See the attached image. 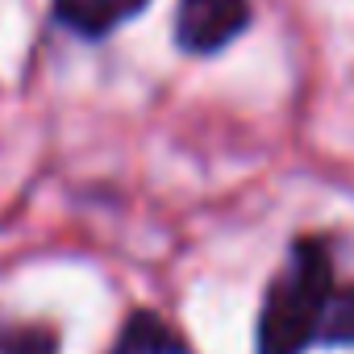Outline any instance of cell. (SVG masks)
Here are the masks:
<instances>
[{"mask_svg": "<svg viewBox=\"0 0 354 354\" xmlns=\"http://www.w3.org/2000/svg\"><path fill=\"white\" fill-rule=\"evenodd\" d=\"M109 354H188V346H184V337L175 333L162 317L133 313L121 325V333H117V342H113Z\"/></svg>", "mask_w": 354, "mask_h": 354, "instance_id": "obj_4", "label": "cell"}, {"mask_svg": "<svg viewBox=\"0 0 354 354\" xmlns=\"http://www.w3.org/2000/svg\"><path fill=\"white\" fill-rule=\"evenodd\" d=\"M0 354H59L50 325H0Z\"/></svg>", "mask_w": 354, "mask_h": 354, "instance_id": "obj_6", "label": "cell"}, {"mask_svg": "<svg viewBox=\"0 0 354 354\" xmlns=\"http://www.w3.org/2000/svg\"><path fill=\"white\" fill-rule=\"evenodd\" d=\"M317 342H325V346H354V283L350 288H333L329 308L321 317Z\"/></svg>", "mask_w": 354, "mask_h": 354, "instance_id": "obj_5", "label": "cell"}, {"mask_svg": "<svg viewBox=\"0 0 354 354\" xmlns=\"http://www.w3.org/2000/svg\"><path fill=\"white\" fill-rule=\"evenodd\" d=\"M333 296V259L321 238H300L267 288L259 313V354H304Z\"/></svg>", "mask_w": 354, "mask_h": 354, "instance_id": "obj_1", "label": "cell"}, {"mask_svg": "<svg viewBox=\"0 0 354 354\" xmlns=\"http://www.w3.org/2000/svg\"><path fill=\"white\" fill-rule=\"evenodd\" d=\"M142 9L146 0H55V17L84 38H100Z\"/></svg>", "mask_w": 354, "mask_h": 354, "instance_id": "obj_3", "label": "cell"}, {"mask_svg": "<svg viewBox=\"0 0 354 354\" xmlns=\"http://www.w3.org/2000/svg\"><path fill=\"white\" fill-rule=\"evenodd\" d=\"M250 21L246 0H180L175 13V38L192 55H213L230 46Z\"/></svg>", "mask_w": 354, "mask_h": 354, "instance_id": "obj_2", "label": "cell"}]
</instances>
